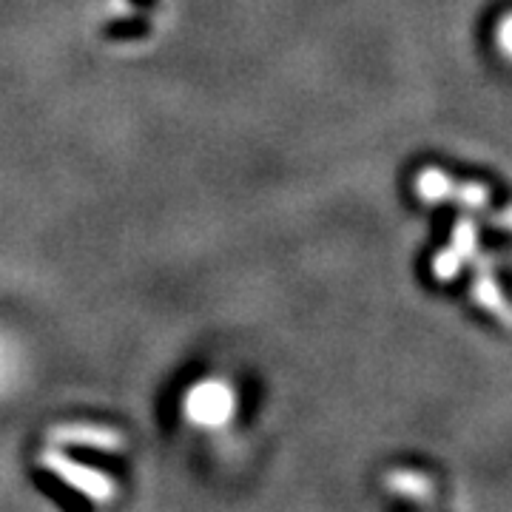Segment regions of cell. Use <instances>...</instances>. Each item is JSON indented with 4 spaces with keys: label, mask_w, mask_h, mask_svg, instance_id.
I'll return each instance as SVG.
<instances>
[{
    "label": "cell",
    "mask_w": 512,
    "mask_h": 512,
    "mask_svg": "<svg viewBox=\"0 0 512 512\" xmlns=\"http://www.w3.org/2000/svg\"><path fill=\"white\" fill-rule=\"evenodd\" d=\"M40 467H46L63 484H69L72 490L86 495L92 504H111L114 495H117V484L106 473H100V470H94L89 464H80L74 458L63 456L60 450H43L40 453Z\"/></svg>",
    "instance_id": "obj_1"
},
{
    "label": "cell",
    "mask_w": 512,
    "mask_h": 512,
    "mask_svg": "<svg viewBox=\"0 0 512 512\" xmlns=\"http://www.w3.org/2000/svg\"><path fill=\"white\" fill-rule=\"evenodd\" d=\"M419 194L424 200H441L450 194V180L439 168H427L424 174H419Z\"/></svg>",
    "instance_id": "obj_6"
},
{
    "label": "cell",
    "mask_w": 512,
    "mask_h": 512,
    "mask_svg": "<svg viewBox=\"0 0 512 512\" xmlns=\"http://www.w3.org/2000/svg\"><path fill=\"white\" fill-rule=\"evenodd\" d=\"M498 40H501V49H504L507 55H512V15L510 18H504V23H501Z\"/></svg>",
    "instance_id": "obj_7"
},
{
    "label": "cell",
    "mask_w": 512,
    "mask_h": 512,
    "mask_svg": "<svg viewBox=\"0 0 512 512\" xmlns=\"http://www.w3.org/2000/svg\"><path fill=\"white\" fill-rule=\"evenodd\" d=\"M151 32V23L146 18H128V20H111L103 29L106 40H137Z\"/></svg>",
    "instance_id": "obj_5"
},
{
    "label": "cell",
    "mask_w": 512,
    "mask_h": 512,
    "mask_svg": "<svg viewBox=\"0 0 512 512\" xmlns=\"http://www.w3.org/2000/svg\"><path fill=\"white\" fill-rule=\"evenodd\" d=\"M387 487H390L393 493L410 495V498H424L427 490H430L427 478L419 476V473H407V470L390 473V476H387Z\"/></svg>",
    "instance_id": "obj_4"
},
{
    "label": "cell",
    "mask_w": 512,
    "mask_h": 512,
    "mask_svg": "<svg viewBox=\"0 0 512 512\" xmlns=\"http://www.w3.org/2000/svg\"><path fill=\"white\" fill-rule=\"evenodd\" d=\"M131 3H137L140 9H154L157 6V0H131Z\"/></svg>",
    "instance_id": "obj_8"
},
{
    "label": "cell",
    "mask_w": 512,
    "mask_h": 512,
    "mask_svg": "<svg viewBox=\"0 0 512 512\" xmlns=\"http://www.w3.org/2000/svg\"><path fill=\"white\" fill-rule=\"evenodd\" d=\"M52 441L57 444H74V447H92V450H123V436L109 427H97V424H66L52 430Z\"/></svg>",
    "instance_id": "obj_3"
},
{
    "label": "cell",
    "mask_w": 512,
    "mask_h": 512,
    "mask_svg": "<svg viewBox=\"0 0 512 512\" xmlns=\"http://www.w3.org/2000/svg\"><path fill=\"white\" fill-rule=\"evenodd\" d=\"M185 410L188 416L197 421V424H205V427H217L222 421L231 419V410H234V399H231V390L225 384H200L188 402H185Z\"/></svg>",
    "instance_id": "obj_2"
}]
</instances>
